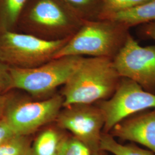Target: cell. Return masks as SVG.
I'll return each instance as SVG.
<instances>
[{"label":"cell","mask_w":155,"mask_h":155,"mask_svg":"<svg viewBox=\"0 0 155 155\" xmlns=\"http://www.w3.org/2000/svg\"><path fill=\"white\" fill-rule=\"evenodd\" d=\"M121 78L113 59L83 57L71 76L63 85V107L72 104H93L109 98Z\"/></svg>","instance_id":"cell-1"},{"label":"cell","mask_w":155,"mask_h":155,"mask_svg":"<svg viewBox=\"0 0 155 155\" xmlns=\"http://www.w3.org/2000/svg\"><path fill=\"white\" fill-rule=\"evenodd\" d=\"M84 21L60 0H28L15 31L46 40H59L72 37Z\"/></svg>","instance_id":"cell-2"},{"label":"cell","mask_w":155,"mask_h":155,"mask_svg":"<svg viewBox=\"0 0 155 155\" xmlns=\"http://www.w3.org/2000/svg\"><path fill=\"white\" fill-rule=\"evenodd\" d=\"M129 28L109 19L85 20L79 29L58 52L55 58L87 56L113 59L130 35Z\"/></svg>","instance_id":"cell-3"},{"label":"cell","mask_w":155,"mask_h":155,"mask_svg":"<svg viewBox=\"0 0 155 155\" xmlns=\"http://www.w3.org/2000/svg\"><path fill=\"white\" fill-rule=\"evenodd\" d=\"M83 58L63 56L27 69L10 67L12 90H21L38 99L51 97L56 89L66 83Z\"/></svg>","instance_id":"cell-4"},{"label":"cell","mask_w":155,"mask_h":155,"mask_svg":"<svg viewBox=\"0 0 155 155\" xmlns=\"http://www.w3.org/2000/svg\"><path fill=\"white\" fill-rule=\"evenodd\" d=\"M71 38L50 41L15 31L2 32L0 61L12 68L27 69L39 66L54 59Z\"/></svg>","instance_id":"cell-5"},{"label":"cell","mask_w":155,"mask_h":155,"mask_svg":"<svg viewBox=\"0 0 155 155\" xmlns=\"http://www.w3.org/2000/svg\"><path fill=\"white\" fill-rule=\"evenodd\" d=\"M63 101L61 94L33 100L9 92L4 118L16 135L30 136L55 121Z\"/></svg>","instance_id":"cell-6"},{"label":"cell","mask_w":155,"mask_h":155,"mask_svg":"<svg viewBox=\"0 0 155 155\" xmlns=\"http://www.w3.org/2000/svg\"><path fill=\"white\" fill-rule=\"evenodd\" d=\"M105 117L103 133H108L117 124L128 117L148 109L155 108V94L127 78H121L110 97L98 106Z\"/></svg>","instance_id":"cell-7"},{"label":"cell","mask_w":155,"mask_h":155,"mask_svg":"<svg viewBox=\"0 0 155 155\" xmlns=\"http://www.w3.org/2000/svg\"><path fill=\"white\" fill-rule=\"evenodd\" d=\"M56 125L69 131L72 136L86 145L93 153L100 152L105 117L98 106L72 104L63 107L56 118Z\"/></svg>","instance_id":"cell-8"},{"label":"cell","mask_w":155,"mask_h":155,"mask_svg":"<svg viewBox=\"0 0 155 155\" xmlns=\"http://www.w3.org/2000/svg\"><path fill=\"white\" fill-rule=\"evenodd\" d=\"M113 62L121 78L133 81L147 91L155 90V45L143 47L129 35Z\"/></svg>","instance_id":"cell-9"},{"label":"cell","mask_w":155,"mask_h":155,"mask_svg":"<svg viewBox=\"0 0 155 155\" xmlns=\"http://www.w3.org/2000/svg\"><path fill=\"white\" fill-rule=\"evenodd\" d=\"M109 132L113 137L141 144L155 153V110L125 119Z\"/></svg>","instance_id":"cell-10"},{"label":"cell","mask_w":155,"mask_h":155,"mask_svg":"<svg viewBox=\"0 0 155 155\" xmlns=\"http://www.w3.org/2000/svg\"><path fill=\"white\" fill-rule=\"evenodd\" d=\"M106 19L120 22L129 28L140 24L155 21V0H150L132 9L117 13Z\"/></svg>","instance_id":"cell-11"},{"label":"cell","mask_w":155,"mask_h":155,"mask_svg":"<svg viewBox=\"0 0 155 155\" xmlns=\"http://www.w3.org/2000/svg\"><path fill=\"white\" fill-rule=\"evenodd\" d=\"M56 127H49L36 136L31 145V155H58L65 134Z\"/></svg>","instance_id":"cell-12"},{"label":"cell","mask_w":155,"mask_h":155,"mask_svg":"<svg viewBox=\"0 0 155 155\" xmlns=\"http://www.w3.org/2000/svg\"><path fill=\"white\" fill-rule=\"evenodd\" d=\"M28 0H0V32L15 31Z\"/></svg>","instance_id":"cell-13"},{"label":"cell","mask_w":155,"mask_h":155,"mask_svg":"<svg viewBox=\"0 0 155 155\" xmlns=\"http://www.w3.org/2000/svg\"><path fill=\"white\" fill-rule=\"evenodd\" d=\"M84 20H98L102 11V0H60Z\"/></svg>","instance_id":"cell-14"},{"label":"cell","mask_w":155,"mask_h":155,"mask_svg":"<svg viewBox=\"0 0 155 155\" xmlns=\"http://www.w3.org/2000/svg\"><path fill=\"white\" fill-rule=\"evenodd\" d=\"M100 151L109 152L114 155H153L147 150L141 149L133 144L122 145L108 133H102L100 145Z\"/></svg>","instance_id":"cell-15"},{"label":"cell","mask_w":155,"mask_h":155,"mask_svg":"<svg viewBox=\"0 0 155 155\" xmlns=\"http://www.w3.org/2000/svg\"><path fill=\"white\" fill-rule=\"evenodd\" d=\"M30 136L16 135L0 144V155H31Z\"/></svg>","instance_id":"cell-16"},{"label":"cell","mask_w":155,"mask_h":155,"mask_svg":"<svg viewBox=\"0 0 155 155\" xmlns=\"http://www.w3.org/2000/svg\"><path fill=\"white\" fill-rule=\"evenodd\" d=\"M150 0H102L99 19H106L115 13L134 8Z\"/></svg>","instance_id":"cell-17"},{"label":"cell","mask_w":155,"mask_h":155,"mask_svg":"<svg viewBox=\"0 0 155 155\" xmlns=\"http://www.w3.org/2000/svg\"><path fill=\"white\" fill-rule=\"evenodd\" d=\"M89 147L72 135H64L58 155H93Z\"/></svg>","instance_id":"cell-18"},{"label":"cell","mask_w":155,"mask_h":155,"mask_svg":"<svg viewBox=\"0 0 155 155\" xmlns=\"http://www.w3.org/2000/svg\"><path fill=\"white\" fill-rule=\"evenodd\" d=\"M12 90L10 67L0 61V94H7Z\"/></svg>","instance_id":"cell-19"},{"label":"cell","mask_w":155,"mask_h":155,"mask_svg":"<svg viewBox=\"0 0 155 155\" xmlns=\"http://www.w3.org/2000/svg\"><path fill=\"white\" fill-rule=\"evenodd\" d=\"M16 135L5 118H0V144Z\"/></svg>","instance_id":"cell-20"},{"label":"cell","mask_w":155,"mask_h":155,"mask_svg":"<svg viewBox=\"0 0 155 155\" xmlns=\"http://www.w3.org/2000/svg\"><path fill=\"white\" fill-rule=\"evenodd\" d=\"M143 31L146 36L155 40V21L146 23Z\"/></svg>","instance_id":"cell-21"},{"label":"cell","mask_w":155,"mask_h":155,"mask_svg":"<svg viewBox=\"0 0 155 155\" xmlns=\"http://www.w3.org/2000/svg\"><path fill=\"white\" fill-rule=\"evenodd\" d=\"M9 93L5 94H0V118L4 117L9 97Z\"/></svg>","instance_id":"cell-22"},{"label":"cell","mask_w":155,"mask_h":155,"mask_svg":"<svg viewBox=\"0 0 155 155\" xmlns=\"http://www.w3.org/2000/svg\"><path fill=\"white\" fill-rule=\"evenodd\" d=\"M93 155H99V154H98V153H94Z\"/></svg>","instance_id":"cell-23"}]
</instances>
